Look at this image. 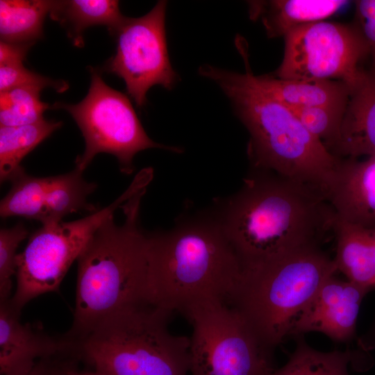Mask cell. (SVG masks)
Listing matches in <instances>:
<instances>
[{
	"mask_svg": "<svg viewBox=\"0 0 375 375\" xmlns=\"http://www.w3.org/2000/svg\"><path fill=\"white\" fill-rule=\"evenodd\" d=\"M212 210L243 269L310 245L331 228L333 212L315 190L272 171L253 168L240 188L215 199Z\"/></svg>",
	"mask_w": 375,
	"mask_h": 375,
	"instance_id": "6da1fadb",
	"label": "cell"
},
{
	"mask_svg": "<svg viewBox=\"0 0 375 375\" xmlns=\"http://www.w3.org/2000/svg\"><path fill=\"white\" fill-rule=\"evenodd\" d=\"M147 187L122 206L124 220L114 214L97 229L79 255L72 326L65 335L82 339L121 314L152 306L149 294V234L140 224Z\"/></svg>",
	"mask_w": 375,
	"mask_h": 375,
	"instance_id": "7a4b0ae2",
	"label": "cell"
},
{
	"mask_svg": "<svg viewBox=\"0 0 375 375\" xmlns=\"http://www.w3.org/2000/svg\"><path fill=\"white\" fill-rule=\"evenodd\" d=\"M242 43L238 47L245 62L244 74L206 64L200 66L199 74L222 89L247 128L250 136L247 153L253 168L272 171L325 198L340 159L285 106L261 88Z\"/></svg>",
	"mask_w": 375,
	"mask_h": 375,
	"instance_id": "3957f363",
	"label": "cell"
},
{
	"mask_svg": "<svg viewBox=\"0 0 375 375\" xmlns=\"http://www.w3.org/2000/svg\"><path fill=\"white\" fill-rule=\"evenodd\" d=\"M153 306L184 312L209 299L231 303L243 267L212 210L181 215L166 231L149 234Z\"/></svg>",
	"mask_w": 375,
	"mask_h": 375,
	"instance_id": "277c9868",
	"label": "cell"
},
{
	"mask_svg": "<svg viewBox=\"0 0 375 375\" xmlns=\"http://www.w3.org/2000/svg\"><path fill=\"white\" fill-rule=\"evenodd\" d=\"M336 271L333 259L317 244L310 245L273 262L243 269L230 303L272 349L290 334L298 316Z\"/></svg>",
	"mask_w": 375,
	"mask_h": 375,
	"instance_id": "5b68a950",
	"label": "cell"
},
{
	"mask_svg": "<svg viewBox=\"0 0 375 375\" xmlns=\"http://www.w3.org/2000/svg\"><path fill=\"white\" fill-rule=\"evenodd\" d=\"M171 314L152 306L121 314L74 341L76 355L106 375H188L190 338L170 332Z\"/></svg>",
	"mask_w": 375,
	"mask_h": 375,
	"instance_id": "8992f818",
	"label": "cell"
},
{
	"mask_svg": "<svg viewBox=\"0 0 375 375\" xmlns=\"http://www.w3.org/2000/svg\"><path fill=\"white\" fill-rule=\"evenodd\" d=\"M192 326L191 375H271V350L241 312L219 299L195 303L184 312Z\"/></svg>",
	"mask_w": 375,
	"mask_h": 375,
	"instance_id": "52a82bcc",
	"label": "cell"
},
{
	"mask_svg": "<svg viewBox=\"0 0 375 375\" xmlns=\"http://www.w3.org/2000/svg\"><path fill=\"white\" fill-rule=\"evenodd\" d=\"M147 185L146 178L138 174L109 206L77 220L42 225L33 233L24 249L17 256V285L11 297L13 304L22 309L34 298L58 290L71 265L99 226Z\"/></svg>",
	"mask_w": 375,
	"mask_h": 375,
	"instance_id": "ba28073f",
	"label": "cell"
},
{
	"mask_svg": "<svg viewBox=\"0 0 375 375\" xmlns=\"http://www.w3.org/2000/svg\"><path fill=\"white\" fill-rule=\"evenodd\" d=\"M52 108L67 110L85 139V147L76 160L83 172L96 155L110 153L118 160L120 171L133 172V158L147 149H162L181 153L180 147L153 141L143 128L128 98L108 86L99 74L91 70V83L85 97L76 104L56 102Z\"/></svg>",
	"mask_w": 375,
	"mask_h": 375,
	"instance_id": "9c48e42d",
	"label": "cell"
},
{
	"mask_svg": "<svg viewBox=\"0 0 375 375\" xmlns=\"http://www.w3.org/2000/svg\"><path fill=\"white\" fill-rule=\"evenodd\" d=\"M283 60L273 76L318 81L338 79L351 91L362 81L359 63L369 53L354 26L319 22L298 27L285 37Z\"/></svg>",
	"mask_w": 375,
	"mask_h": 375,
	"instance_id": "30bf717a",
	"label": "cell"
},
{
	"mask_svg": "<svg viewBox=\"0 0 375 375\" xmlns=\"http://www.w3.org/2000/svg\"><path fill=\"white\" fill-rule=\"evenodd\" d=\"M167 1H159L147 14L126 18L117 31L115 54L106 70L122 78L128 94L139 108L154 85L172 90L178 80L172 67L167 47Z\"/></svg>",
	"mask_w": 375,
	"mask_h": 375,
	"instance_id": "8fae6325",
	"label": "cell"
},
{
	"mask_svg": "<svg viewBox=\"0 0 375 375\" xmlns=\"http://www.w3.org/2000/svg\"><path fill=\"white\" fill-rule=\"evenodd\" d=\"M369 292L332 275L298 316L290 334L319 332L337 342L349 341L356 333L360 305Z\"/></svg>",
	"mask_w": 375,
	"mask_h": 375,
	"instance_id": "7c38bea8",
	"label": "cell"
},
{
	"mask_svg": "<svg viewBox=\"0 0 375 375\" xmlns=\"http://www.w3.org/2000/svg\"><path fill=\"white\" fill-rule=\"evenodd\" d=\"M20 312L11 298L0 302L1 375L23 374L40 360L75 355L74 343L66 335L56 338L41 328L23 324Z\"/></svg>",
	"mask_w": 375,
	"mask_h": 375,
	"instance_id": "4fadbf2b",
	"label": "cell"
},
{
	"mask_svg": "<svg viewBox=\"0 0 375 375\" xmlns=\"http://www.w3.org/2000/svg\"><path fill=\"white\" fill-rule=\"evenodd\" d=\"M326 200L335 217L375 228V156L340 159Z\"/></svg>",
	"mask_w": 375,
	"mask_h": 375,
	"instance_id": "5bb4252c",
	"label": "cell"
},
{
	"mask_svg": "<svg viewBox=\"0 0 375 375\" xmlns=\"http://www.w3.org/2000/svg\"><path fill=\"white\" fill-rule=\"evenodd\" d=\"M333 149L351 158L375 156V68L351 91Z\"/></svg>",
	"mask_w": 375,
	"mask_h": 375,
	"instance_id": "9a60e30c",
	"label": "cell"
},
{
	"mask_svg": "<svg viewBox=\"0 0 375 375\" xmlns=\"http://www.w3.org/2000/svg\"><path fill=\"white\" fill-rule=\"evenodd\" d=\"M349 1L344 0L249 1L250 19L260 21L269 38L285 37L292 30L324 21Z\"/></svg>",
	"mask_w": 375,
	"mask_h": 375,
	"instance_id": "2e32d148",
	"label": "cell"
},
{
	"mask_svg": "<svg viewBox=\"0 0 375 375\" xmlns=\"http://www.w3.org/2000/svg\"><path fill=\"white\" fill-rule=\"evenodd\" d=\"M331 228L336 238L333 259L337 271L369 291L375 288V232L337 218Z\"/></svg>",
	"mask_w": 375,
	"mask_h": 375,
	"instance_id": "e0dca14e",
	"label": "cell"
},
{
	"mask_svg": "<svg viewBox=\"0 0 375 375\" xmlns=\"http://www.w3.org/2000/svg\"><path fill=\"white\" fill-rule=\"evenodd\" d=\"M258 84L275 100L288 107L346 105L350 89L337 81H304L273 75L256 76Z\"/></svg>",
	"mask_w": 375,
	"mask_h": 375,
	"instance_id": "ac0fdd59",
	"label": "cell"
},
{
	"mask_svg": "<svg viewBox=\"0 0 375 375\" xmlns=\"http://www.w3.org/2000/svg\"><path fill=\"white\" fill-rule=\"evenodd\" d=\"M115 0L56 1L49 13L53 20L64 26L74 44L83 46V32L93 26H106L110 35L115 36L126 17Z\"/></svg>",
	"mask_w": 375,
	"mask_h": 375,
	"instance_id": "d6986e66",
	"label": "cell"
},
{
	"mask_svg": "<svg viewBox=\"0 0 375 375\" xmlns=\"http://www.w3.org/2000/svg\"><path fill=\"white\" fill-rule=\"evenodd\" d=\"M56 1L1 0V41L34 44L43 36V24Z\"/></svg>",
	"mask_w": 375,
	"mask_h": 375,
	"instance_id": "ffe728a7",
	"label": "cell"
},
{
	"mask_svg": "<svg viewBox=\"0 0 375 375\" xmlns=\"http://www.w3.org/2000/svg\"><path fill=\"white\" fill-rule=\"evenodd\" d=\"M61 125V122L44 119L28 125L0 126L1 181L11 182L24 172L23 158Z\"/></svg>",
	"mask_w": 375,
	"mask_h": 375,
	"instance_id": "44dd1931",
	"label": "cell"
},
{
	"mask_svg": "<svg viewBox=\"0 0 375 375\" xmlns=\"http://www.w3.org/2000/svg\"><path fill=\"white\" fill-rule=\"evenodd\" d=\"M82 174L75 168L67 174L51 176L38 219L42 225L61 222L65 216L81 210H94L87 199L97 185L86 181Z\"/></svg>",
	"mask_w": 375,
	"mask_h": 375,
	"instance_id": "7402d4cb",
	"label": "cell"
},
{
	"mask_svg": "<svg viewBox=\"0 0 375 375\" xmlns=\"http://www.w3.org/2000/svg\"><path fill=\"white\" fill-rule=\"evenodd\" d=\"M351 356L349 351H317L298 336L287 363L271 375H349L347 366Z\"/></svg>",
	"mask_w": 375,
	"mask_h": 375,
	"instance_id": "603a6c76",
	"label": "cell"
},
{
	"mask_svg": "<svg viewBox=\"0 0 375 375\" xmlns=\"http://www.w3.org/2000/svg\"><path fill=\"white\" fill-rule=\"evenodd\" d=\"M50 179L51 176H31L25 171L18 175L1 201V217H22L38 221Z\"/></svg>",
	"mask_w": 375,
	"mask_h": 375,
	"instance_id": "cb8c5ba5",
	"label": "cell"
},
{
	"mask_svg": "<svg viewBox=\"0 0 375 375\" xmlns=\"http://www.w3.org/2000/svg\"><path fill=\"white\" fill-rule=\"evenodd\" d=\"M42 90L24 85L0 92V126H23L44 119L43 113L49 106L40 99Z\"/></svg>",
	"mask_w": 375,
	"mask_h": 375,
	"instance_id": "d4e9b609",
	"label": "cell"
},
{
	"mask_svg": "<svg viewBox=\"0 0 375 375\" xmlns=\"http://www.w3.org/2000/svg\"><path fill=\"white\" fill-rule=\"evenodd\" d=\"M346 105L286 107L331 151L338 137Z\"/></svg>",
	"mask_w": 375,
	"mask_h": 375,
	"instance_id": "484cf974",
	"label": "cell"
},
{
	"mask_svg": "<svg viewBox=\"0 0 375 375\" xmlns=\"http://www.w3.org/2000/svg\"><path fill=\"white\" fill-rule=\"evenodd\" d=\"M28 234L22 222L0 231V302L12 297V278L17 274V249Z\"/></svg>",
	"mask_w": 375,
	"mask_h": 375,
	"instance_id": "4316f807",
	"label": "cell"
},
{
	"mask_svg": "<svg viewBox=\"0 0 375 375\" xmlns=\"http://www.w3.org/2000/svg\"><path fill=\"white\" fill-rule=\"evenodd\" d=\"M24 85L53 88L58 92L65 91L69 85L62 81L53 80L26 69L23 62L0 65V92Z\"/></svg>",
	"mask_w": 375,
	"mask_h": 375,
	"instance_id": "83f0119b",
	"label": "cell"
},
{
	"mask_svg": "<svg viewBox=\"0 0 375 375\" xmlns=\"http://www.w3.org/2000/svg\"><path fill=\"white\" fill-rule=\"evenodd\" d=\"M356 24L375 65V0L355 1Z\"/></svg>",
	"mask_w": 375,
	"mask_h": 375,
	"instance_id": "f1b7e54d",
	"label": "cell"
},
{
	"mask_svg": "<svg viewBox=\"0 0 375 375\" xmlns=\"http://www.w3.org/2000/svg\"><path fill=\"white\" fill-rule=\"evenodd\" d=\"M33 44H14L0 42V65L23 62Z\"/></svg>",
	"mask_w": 375,
	"mask_h": 375,
	"instance_id": "f546056e",
	"label": "cell"
},
{
	"mask_svg": "<svg viewBox=\"0 0 375 375\" xmlns=\"http://www.w3.org/2000/svg\"><path fill=\"white\" fill-rule=\"evenodd\" d=\"M60 362L59 357L42 359L28 372L20 375H51Z\"/></svg>",
	"mask_w": 375,
	"mask_h": 375,
	"instance_id": "4dcf8cb0",
	"label": "cell"
},
{
	"mask_svg": "<svg viewBox=\"0 0 375 375\" xmlns=\"http://www.w3.org/2000/svg\"><path fill=\"white\" fill-rule=\"evenodd\" d=\"M70 365L69 362L61 361L51 375H67V370Z\"/></svg>",
	"mask_w": 375,
	"mask_h": 375,
	"instance_id": "1f68e13d",
	"label": "cell"
},
{
	"mask_svg": "<svg viewBox=\"0 0 375 375\" xmlns=\"http://www.w3.org/2000/svg\"><path fill=\"white\" fill-rule=\"evenodd\" d=\"M67 375H106L97 371L92 372H78L75 370L74 367L70 365L67 370Z\"/></svg>",
	"mask_w": 375,
	"mask_h": 375,
	"instance_id": "d6a6232c",
	"label": "cell"
},
{
	"mask_svg": "<svg viewBox=\"0 0 375 375\" xmlns=\"http://www.w3.org/2000/svg\"><path fill=\"white\" fill-rule=\"evenodd\" d=\"M374 232H375V228H374Z\"/></svg>",
	"mask_w": 375,
	"mask_h": 375,
	"instance_id": "836d02e7",
	"label": "cell"
}]
</instances>
